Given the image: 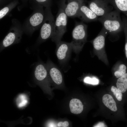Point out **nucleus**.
<instances>
[{
    "label": "nucleus",
    "instance_id": "412c9836",
    "mask_svg": "<svg viewBox=\"0 0 127 127\" xmlns=\"http://www.w3.org/2000/svg\"><path fill=\"white\" fill-rule=\"evenodd\" d=\"M111 90L117 100L119 101H121L122 100V92H121L117 88L114 86H112Z\"/></svg>",
    "mask_w": 127,
    "mask_h": 127
},
{
    "label": "nucleus",
    "instance_id": "f257e3e1",
    "mask_svg": "<svg viewBox=\"0 0 127 127\" xmlns=\"http://www.w3.org/2000/svg\"><path fill=\"white\" fill-rule=\"evenodd\" d=\"M31 7L33 10V12L22 24L24 33L29 36L32 35L41 27L45 17V11L43 6L31 5Z\"/></svg>",
    "mask_w": 127,
    "mask_h": 127
},
{
    "label": "nucleus",
    "instance_id": "7ed1b4c3",
    "mask_svg": "<svg viewBox=\"0 0 127 127\" xmlns=\"http://www.w3.org/2000/svg\"><path fill=\"white\" fill-rule=\"evenodd\" d=\"M12 23L7 35L0 43V52L12 45L20 43L24 33L22 24L18 20L12 19Z\"/></svg>",
    "mask_w": 127,
    "mask_h": 127
},
{
    "label": "nucleus",
    "instance_id": "ddd939ff",
    "mask_svg": "<svg viewBox=\"0 0 127 127\" xmlns=\"http://www.w3.org/2000/svg\"><path fill=\"white\" fill-rule=\"evenodd\" d=\"M111 3L116 10L124 14L127 18V0H106Z\"/></svg>",
    "mask_w": 127,
    "mask_h": 127
},
{
    "label": "nucleus",
    "instance_id": "20e7f679",
    "mask_svg": "<svg viewBox=\"0 0 127 127\" xmlns=\"http://www.w3.org/2000/svg\"><path fill=\"white\" fill-rule=\"evenodd\" d=\"M87 26L82 22L77 23L72 32V40L70 42L72 49L76 54L82 50L87 41Z\"/></svg>",
    "mask_w": 127,
    "mask_h": 127
},
{
    "label": "nucleus",
    "instance_id": "5701e85b",
    "mask_svg": "<svg viewBox=\"0 0 127 127\" xmlns=\"http://www.w3.org/2000/svg\"><path fill=\"white\" fill-rule=\"evenodd\" d=\"M21 2V4L18 6V8L19 10H21L22 8L26 6L30 0H20Z\"/></svg>",
    "mask_w": 127,
    "mask_h": 127
},
{
    "label": "nucleus",
    "instance_id": "4468645a",
    "mask_svg": "<svg viewBox=\"0 0 127 127\" xmlns=\"http://www.w3.org/2000/svg\"><path fill=\"white\" fill-rule=\"evenodd\" d=\"M19 0H12L5 6L0 8V19L1 20L8 15L19 4Z\"/></svg>",
    "mask_w": 127,
    "mask_h": 127
},
{
    "label": "nucleus",
    "instance_id": "f3484780",
    "mask_svg": "<svg viewBox=\"0 0 127 127\" xmlns=\"http://www.w3.org/2000/svg\"><path fill=\"white\" fill-rule=\"evenodd\" d=\"M116 85L118 89L121 92H125L127 90V73L117 80Z\"/></svg>",
    "mask_w": 127,
    "mask_h": 127
},
{
    "label": "nucleus",
    "instance_id": "4be33fe9",
    "mask_svg": "<svg viewBox=\"0 0 127 127\" xmlns=\"http://www.w3.org/2000/svg\"><path fill=\"white\" fill-rule=\"evenodd\" d=\"M84 81L86 83L94 85L98 84L99 82L98 79L96 77H93L91 78L88 77L85 78Z\"/></svg>",
    "mask_w": 127,
    "mask_h": 127
},
{
    "label": "nucleus",
    "instance_id": "dca6fc26",
    "mask_svg": "<svg viewBox=\"0 0 127 127\" xmlns=\"http://www.w3.org/2000/svg\"><path fill=\"white\" fill-rule=\"evenodd\" d=\"M102 101L104 105L112 111L117 110L116 103L112 96L109 94H105L102 98Z\"/></svg>",
    "mask_w": 127,
    "mask_h": 127
},
{
    "label": "nucleus",
    "instance_id": "423d86ee",
    "mask_svg": "<svg viewBox=\"0 0 127 127\" xmlns=\"http://www.w3.org/2000/svg\"><path fill=\"white\" fill-rule=\"evenodd\" d=\"M67 16L61 8H60L55 21L53 34L51 39L56 45L61 40L66 31Z\"/></svg>",
    "mask_w": 127,
    "mask_h": 127
},
{
    "label": "nucleus",
    "instance_id": "9d476101",
    "mask_svg": "<svg viewBox=\"0 0 127 127\" xmlns=\"http://www.w3.org/2000/svg\"><path fill=\"white\" fill-rule=\"evenodd\" d=\"M56 45L57 58L60 63H64L69 58L72 49L71 43L61 41Z\"/></svg>",
    "mask_w": 127,
    "mask_h": 127
},
{
    "label": "nucleus",
    "instance_id": "0eeeda50",
    "mask_svg": "<svg viewBox=\"0 0 127 127\" xmlns=\"http://www.w3.org/2000/svg\"><path fill=\"white\" fill-rule=\"evenodd\" d=\"M103 28L97 36L92 41L95 54L106 65L108 61L105 49V38L108 34Z\"/></svg>",
    "mask_w": 127,
    "mask_h": 127
},
{
    "label": "nucleus",
    "instance_id": "39448f33",
    "mask_svg": "<svg viewBox=\"0 0 127 127\" xmlns=\"http://www.w3.org/2000/svg\"><path fill=\"white\" fill-rule=\"evenodd\" d=\"M44 11V18L40 27L37 40V43L39 44L51 38L53 33L55 20L51 7L45 8Z\"/></svg>",
    "mask_w": 127,
    "mask_h": 127
},
{
    "label": "nucleus",
    "instance_id": "1a4fd4ad",
    "mask_svg": "<svg viewBox=\"0 0 127 127\" xmlns=\"http://www.w3.org/2000/svg\"><path fill=\"white\" fill-rule=\"evenodd\" d=\"M106 0H92L89 2V7L98 16L105 15L112 11Z\"/></svg>",
    "mask_w": 127,
    "mask_h": 127
},
{
    "label": "nucleus",
    "instance_id": "2eb2a0df",
    "mask_svg": "<svg viewBox=\"0 0 127 127\" xmlns=\"http://www.w3.org/2000/svg\"><path fill=\"white\" fill-rule=\"evenodd\" d=\"M71 112L74 114H78L81 113L83 109L81 102L79 99H73L70 101L69 105Z\"/></svg>",
    "mask_w": 127,
    "mask_h": 127
},
{
    "label": "nucleus",
    "instance_id": "b1692460",
    "mask_svg": "<svg viewBox=\"0 0 127 127\" xmlns=\"http://www.w3.org/2000/svg\"><path fill=\"white\" fill-rule=\"evenodd\" d=\"M12 0H0V8L8 4Z\"/></svg>",
    "mask_w": 127,
    "mask_h": 127
},
{
    "label": "nucleus",
    "instance_id": "aec40b11",
    "mask_svg": "<svg viewBox=\"0 0 127 127\" xmlns=\"http://www.w3.org/2000/svg\"><path fill=\"white\" fill-rule=\"evenodd\" d=\"M122 20L123 24V31L125 37V51L126 57L127 59V18L123 16Z\"/></svg>",
    "mask_w": 127,
    "mask_h": 127
},
{
    "label": "nucleus",
    "instance_id": "f03ea898",
    "mask_svg": "<svg viewBox=\"0 0 127 127\" xmlns=\"http://www.w3.org/2000/svg\"><path fill=\"white\" fill-rule=\"evenodd\" d=\"M120 13L115 10L98 18V20L101 23L103 28L108 33H117L123 30V23Z\"/></svg>",
    "mask_w": 127,
    "mask_h": 127
},
{
    "label": "nucleus",
    "instance_id": "a211bd4d",
    "mask_svg": "<svg viewBox=\"0 0 127 127\" xmlns=\"http://www.w3.org/2000/svg\"><path fill=\"white\" fill-rule=\"evenodd\" d=\"M52 0H30L31 5H40L45 8L51 7Z\"/></svg>",
    "mask_w": 127,
    "mask_h": 127
},
{
    "label": "nucleus",
    "instance_id": "6e6552de",
    "mask_svg": "<svg viewBox=\"0 0 127 127\" xmlns=\"http://www.w3.org/2000/svg\"><path fill=\"white\" fill-rule=\"evenodd\" d=\"M83 0H62L61 7L67 16L77 17Z\"/></svg>",
    "mask_w": 127,
    "mask_h": 127
},
{
    "label": "nucleus",
    "instance_id": "9b49d317",
    "mask_svg": "<svg viewBox=\"0 0 127 127\" xmlns=\"http://www.w3.org/2000/svg\"><path fill=\"white\" fill-rule=\"evenodd\" d=\"M77 17L86 22L97 21L98 18V16L86 6L84 2L80 7Z\"/></svg>",
    "mask_w": 127,
    "mask_h": 127
},
{
    "label": "nucleus",
    "instance_id": "393cba45",
    "mask_svg": "<svg viewBox=\"0 0 127 127\" xmlns=\"http://www.w3.org/2000/svg\"><path fill=\"white\" fill-rule=\"evenodd\" d=\"M68 125V123L67 121H65L64 122H60L58 123V126L59 127H67Z\"/></svg>",
    "mask_w": 127,
    "mask_h": 127
},
{
    "label": "nucleus",
    "instance_id": "6ab92c4d",
    "mask_svg": "<svg viewBox=\"0 0 127 127\" xmlns=\"http://www.w3.org/2000/svg\"><path fill=\"white\" fill-rule=\"evenodd\" d=\"M127 67L124 64H121L119 66L118 69L114 73V75L117 78L122 76L127 73Z\"/></svg>",
    "mask_w": 127,
    "mask_h": 127
},
{
    "label": "nucleus",
    "instance_id": "a878e982",
    "mask_svg": "<svg viewBox=\"0 0 127 127\" xmlns=\"http://www.w3.org/2000/svg\"><path fill=\"white\" fill-rule=\"evenodd\" d=\"M105 125L103 122H99L94 127H105Z\"/></svg>",
    "mask_w": 127,
    "mask_h": 127
},
{
    "label": "nucleus",
    "instance_id": "f8f14e48",
    "mask_svg": "<svg viewBox=\"0 0 127 127\" xmlns=\"http://www.w3.org/2000/svg\"><path fill=\"white\" fill-rule=\"evenodd\" d=\"M48 72L53 82L60 85L63 81L61 73L59 68L50 60H49L46 64Z\"/></svg>",
    "mask_w": 127,
    "mask_h": 127
}]
</instances>
